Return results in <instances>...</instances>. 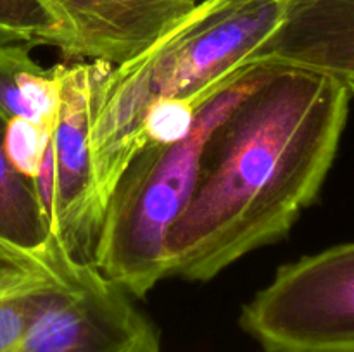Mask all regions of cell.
I'll return each instance as SVG.
<instances>
[{
  "label": "cell",
  "instance_id": "obj_1",
  "mask_svg": "<svg viewBox=\"0 0 354 352\" xmlns=\"http://www.w3.org/2000/svg\"><path fill=\"white\" fill-rule=\"evenodd\" d=\"M349 95L334 76L270 68L207 140L169 231L168 276L207 282L286 237L334 162Z\"/></svg>",
  "mask_w": 354,
  "mask_h": 352
},
{
  "label": "cell",
  "instance_id": "obj_2",
  "mask_svg": "<svg viewBox=\"0 0 354 352\" xmlns=\"http://www.w3.org/2000/svg\"><path fill=\"white\" fill-rule=\"evenodd\" d=\"M286 0H203L137 57L100 81L92 121L97 192L106 213L118 178L144 147L142 124L159 99L203 100L245 68L279 28Z\"/></svg>",
  "mask_w": 354,
  "mask_h": 352
},
{
  "label": "cell",
  "instance_id": "obj_3",
  "mask_svg": "<svg viewBox=\"0 0 354 352\" xmlns=\"http://www.w3.org/2000/svg\"><path fill=\"white\" fill-rule=\"evenodd\" d=\"M270 68L248 66L214 86L189 137L145 144L118 178L93 247L92 264L131 297L147 295L168 276V237L185 211L207 140Z\"/></svg>",
  "mask_w": 354,
  "mask_h": 352
},
{
  "label": "cell",
  "instance_id": "obj_4",
  "mask_svg": "<svg viewBox=\"0 0 354 352\" xmlns=\"http://www.w3.org/2000/svg\"><path fill=\"white\" fill-rule=\"evenodd\" d=\"M241 326L263 352H354V242L279 268Z\"/></svg>",
  "mask_w": 354,
  "mask_h": 352
},
{
  "label": "cell",
  "instance_id": "obj_5",
  "mask_svg": "<svg viewBox=\"0 0 354 352\" xmlns=\"http://www.w3.org/2000/svg\"><path fill=\"white\" fill-rule=\"evenodd\" d=\"M111 68L95 61L61 64V106L35 179L52 235L80 262H92L104 219L93 168L92 121L97 90Z\"/></svg>",
  "mask_w": 354,
  "mask_h": 352
},
{
  "label": "cell",
  "instance_id": "obj_6",
  "mask_svg": "<svg viewBox=\"0 0 354 352\" xmlns=\"http://www.w3.org/2000/svg\"><path fill=\"white\" fill-rule=\"evenodd\" d=\"M14 352H161V340L130 293L73 259Z\"/></svg>",
  "mask_w": 354,
  "mask_h": 352
},
{
  "label": "cell",
  "instance_id": "obj_7",
  "mask_svg": "<svg viewBox=\"0 0 354 352\" xmlns=\"http://www.w3.org/2000/svg\"><path fill=\"white\" fill-rule=\"evenodd\" d=\"M41 47L69 61L120 66L147 50L201 0H33Z\"/></svg>",
  "mask_w": 354,
  "mask_h": 352
},
{
  "label": "cell",
  "instance_id": "obj_8",
  "mask_svg": "<svg viewBox=\"0 0 354 352\" xmlns=\"http://www.w3.org/2000/svg\"><path fill=\"white\" fill-rule=\"evenodd\" d=\"M248 66L290 68L354 79V0H286L279 28Z\"/></svg>",
  "mask_w": 354,
  "mask_h": 352
},
{
  "label": "cell",
  "instance_id": "obj_9",
  "mask_svg": "<svg viewBox=\"0 0 354 352\" xmlns=\"http://www.w3.org/2000/svg\"><path fill=\"white\" fill-rule=\"evenodd\" d=\"M24 45H0V116L50 130L61 106V64L41 68Z\"/></svg>",
  "mask_w": 354,
  "mask_h": 352
},
{
  "label": "cell",
  "instance_id": "obj_10",
  "mask_svg": "<svg viewBox=\"0 0 354 352\" xmlns=\"http://www.w3.org/2000/svg\"><path fill=\"white\" fill-rule=\"evenodd\" d=\"M6 117L0 116V238L30 252H48L55 238L35 182L21 176L3 152Z\"/></svg>",
  "mask_w": 354,
  "mask_h": 352
},
{
  "label": "cell",
  "instance_id": "obj_11",
  "mask_svg": "<svg viewBox=\"0 0 354 352\" xmlns=\"http://www.w3.org/2000/svg\"><path fill=\"white\" fill-rule=\"evenodd\" d=\"M207 97V95H206ZM204 97V99H206ZM203 99V100H204ZM203 100L159 99L149 107L142 124L145 144L169 145L189 137Z\"/></svg>",
  "mask_w": 354,
  "mask_h": 352
},
{
  "label": "cell",
  "instance_id": "obj_12",
  "mask_svg": "<svg viewBox=\"0 0 354 352\" xmlns=\"http://www.w3.org/2000/svg\"><path fill=\"white\" fill-rule=\"evenodd\" d=\"M48 135H50V130H45L24 117H12L6 123L3 152H6L7 161L21 176L31 182H35L40 173L45 150H47Z\"/></svg>",
  "mask_w": 354,
  "mask_h": 352
},
{
  "label": "cell",
  "instance_id": "obj_13",
  "mask_svg": "<svg viewBox=\"0 0 354 352\" xmlns=\"http://www.w3.org/2000/svg\"><path fill=\"white\" fill-rule=\"evenodd\" d=\"M346 86H348V90H349V93H354V79H349V81H346L344 83Z\"/></svg>",
  "mask_w": 354,
  "mask_h": 352
}]
</instances>
